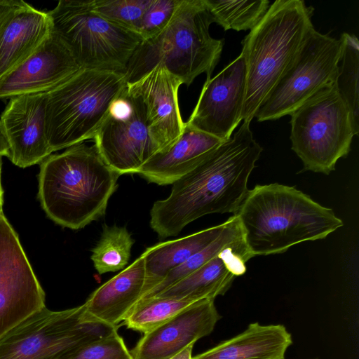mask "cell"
<instances>
[{
  "mask_svg": "<svg viewBox=\"0 0 359 359\" xmlns=\"http://www.w3.org/2000/svg\"><path fill=\"white\" fill-rule=\"evenodd\" d=\"M119 176L95 145L79 144L41 163L38 198L50 219L78 230L104 215Z\"/></svg>",
  "mask_w": 359,
  "mask_h": 359,
  "instance_id": "3",
  "label": "cell"
},
{
  "mask_svg": "<svg viewBox=\"0 0 359 359\" xmlns=\"http://www.w3.org/2000/svg\"><path fill=\"white\" fill-rule=\"evenodd\" d=\"M341 55L335 79L337 89L346 103L355 135L359 133V41L356 36L341 34Z\"/></svg>",
  "mask_w": 359,
  "mask_h": 359,
  "instance_id": "24",
  "label": "cell"
},
{
  "mask_svg": "<svg viewBox=\"0 0 359 359\" xmlns=\"http://www.w3.org/2000/svg\"><path fill=\"white\" fill-rule=\"evenodd\" d=\"M46 307L45 292L4 214L0 215V337Z\"/></svg>",
  "mask_w": 359,
  "mask_h": 359,
  "instance_id": "12",
  "label": "cell"
},
{
  "mask_svg": "<svg viewBox=\"0 0 359 359\" xmlns=\"http://www.w3.org/2000/svg\"><path fill=\"white\" fill-rule=\"evenodd\" d=\"M252 258L243 237L182 280L154 297L198 302L224 295Z\"/></svg>",
  "mask_w": 359,
  "mask_h": 359,
  "instance_id": "18",
  "label": "cell"
},
{
  "mask_svg": "<svg viewBox=\"0 0 359 359\" xmlns=\"http://www.w3.org/2000/svg\"><path fill=\"white\" fill-rule=\"evenodd\" d=\"M212 22L203 0H181L165 27L137 48L124 73L127 83L138 81L158 65L187 86L203 73L210 79L224 46L223 39L210 34Z\"/></svg>",
  "mask_w": 359,
  "mask_h": 359,
  "instance_id": "5",
  "label": "cell"
},
{
  "mask_svg": "<svg viewBox=\"0 0 359 359\" xmlns=\"http://www.w3.org/2000/svg\"><path fill=\"white\" fill-rule=\"evenodd\" d=\"M180 2L181 0H151L137 31L143 40L153 37L165 27Z\"/></svg>",
  "mask_w": 359,
  "mask_h": 359,
  "instance_id": "31",
  "label": "cell"
},
{
  "mask_svg": "<svg viewBox=\"0 0 359 359\" xmlns=\"http://www.w3.org/2000/svg\"><path fill=\"white\" fill-rule=\"evenodd\" d=\"M94 141L104 161L119 175L137 173L160 151L148 130L142 109L127 86L111 104Z\"/></svg>",
  "mask_w": 359,
  "mask_h": 359,
  "instance_id": "11",
  "label": "cell"
},
{
  "mask_svg": "<svg viewBox=\"0 0 359 359\" xmlns=\"http://www.w3.org/2000/svg\"><path fill=\"white\" fill-rule=\"evenodd\" d=\"M212 22L224 30H252L270 6L268 0H203Z\"/></svg>",
  "mask_w": 359,
  "mask_h": 359,
  "instance_id": "25",
  "label": "cell"
},
{
  "mask_svg": "<svg viewBox=\"0 0 359 359\" xmlns=\"http://www.w3.org/2000/svg\"><path fill=\"white\" fill-rule=\"evenodd\" d=\"M1 156H0V215L4 214L3 209H2L3 202H4V198H3L4 191H3V189L1 187Z\"/></svg>",
  "mask_w": 359,
  "mask_h": 359,
  "instance_id": "35",
  "label": "cell"
},
{
  "mask_svg": "<svg viewBox=\"0 0 359 359\" xmlns=\"http://www.w3.org/2000/svg\"><path fill=\"white\" fill-rule=\"evenodd\" d=\"M83 304L59 311L46 306L0 337V359H59L118 329L83 323Z\"/></svg>",
  "mask_w": 359,
  "mask_h": 359,
  "instance_id": "9",
  "label": "cell"
},
{
  "mask_svg": "<svg viewBox=\"0 0 359 359\" xmlns=\"http://www.w3.org/2000/svg\"><path fill=\"white\" fill-rule=\"evenodd\" d=\"M227 221L226 228L217 238L203 250L192 255L184 263L169 271L157 285L140 299L156 296L167 287L200 268L210 259L219 254L224 248L242 238L241 227L236 215H233Z\"/></svg>",
  "mask_w": 359,
  "mask_h": 359,
  "instance_id": "27",
  "label": "cell"
},
{
  "mask_svg": "<svg viewBox=\"0 0 359 359\" xmlns=\"http://www.w3.org/2000/svg\"><path fill=\"white\" fill-rule=\"evenodd\" d=\"M228 221L183 238L157 243L142 253L145 260L146 279L142 298L168 273L189 257L217 238Z\"/></svg>",
  "mask_w": 359,
  "mask_h": 359,
  "instance_id": "23",
  "label": "cell"
},
{
  "mask_svg": "<svg viewBox=\"0 0 359 359\" xmlns=\"http://www.w3.org/2000/svg\"><path fill=\"white\" fill-rule=\"evenodd\" d=\"M233 215L252 257L283 253L297 244L325 238L344 226L332 209L278 183L248 190Z\"/></svg>",
  "mask_w": 359,
  "mask_h": 359,
  "instance_id": "2",
  "label": "cell"
},
{
  "mask_svg": "<svg viewBox=\"0 0 359 359\" xmlns=\"http://www.w3.org/2000/svg\"><path fill=\"white\" fill-rule=\"evenodd\" d=\"M81 69L65 44L51 29L29 57L0 79V99L46 93Z\"/></svg>",
  "mask_w": 359,
  "mask_h": 359,
  "instance_id": "16",
  "label": "cell"
},
{
  "mask_svg": "<svg viewBox=\"0 0 359 359\" xmlns=\"http://www.w3.org/2000/svg\"><path fill=\"white\" fill-rule=\"evenodd\" d=\"M134 243L126 227L104 224L90 257L96 271L103 274L123 269L130 258Z\"/></svg>",
  "mask_w": 359,
  "mask_h": 359,
  "instance_id": "26",
  "label": "cell"
},
{
  "mask_svg": "<svg viewBox=\"0 0 359 359\" xmlns=\"http://www.w3.org/2000/svg\"><path fill=\"white\" fill-rule=\"evenodd\" d=\"M341 42L311 30L294 60L263 101L257 121L290 115L318 90L335 81Z\"/></svg>",
  "mask_w": 359,
  "mask_h": 359,
  "instance_id": "10",
  "label": "cell"
},
{
  "mask_svg": "<svg viewBox=\"0 0 359 359\" xmlns=\"http://www.w3.org/2000/svg\"><path fill=\"white\" fill-rule=\"evenodd\" d=\"M291 149L303 171L329 175L348 156L354 135L350 110L335 83L325 86L291 114Z\"/></svg>",
  "mask_w": 359,
  "mask_h": 359,
  "instance_id": "8",
  "label": "cell"
},
{
  "mask_svg": "<svg viewBox=\"0 0 359 359\" xmlns=\"http://www.w3.org/2000/svg\"><path fill=\"white\" fill-rule=\"evenodd\" d=\"M214 300L198 301L144 334L130 351L133 359H168L210 334L221 318Z\"/></svg>",
  "mask_w": 359,
  "mask_h": 359,
  "instance_id": "17",
  "label": "cell"
},
{
  "mask_svg": "<svg viewBox=\"0 0 359 359\" xmlns=\"http://www.w3.org/2000/svg\"><path fill=\"white\" fill-rule=\"evenodd\" d=\"M194 344H191L168 359H192V351Z\"/></svg>",
  "mask_w": 359,
  "mask_h": 359,
  "instance_id": "33",
  "label": "cell"
},
{
  "mask_svg": "<svg viewBox=\"0 0 359 359\" xmlns=\"http://www.w3.org/2000/svg\"><path fill=\"white\" fill-rule=\"evenodd\" d=\"M250 123L243 121L230 139L173 183L166 198L154 202L150 226L159 238L175 236L187 224L206 215L236 212L263 151Z\"/></svg>",
  "mask_w": 359,
  "mask_h": 359,
  "instance_id": "1",
  "label": "cell"
},
{
  "mask_svg": "<svg viewBox=\"0 0 359 359\" xmlns=\"http://www.w3.org/2000/svg\"><path fill=\"white\" fill-rule=\"evenodd\" d=\"M126 86L122 73L81 69L46 92V133L51 151L94 139Z\"/></svg>",
  "mask_w": 359,
  "mask_h": 359,
  "instance_id": "6",
  "label": "cell"
},
{
  "mask_svg": "<svg viewBox=\"0 0 359 359\" xmlns=\"http://www.w3.org/2000/svg\"><path fill=\"white\" fill-rule=\"evenodd\" d=\"M46 93L24 94L10 98L0 118L9 146L8 158L27 168L51 155L46 133Z\"/></svg>",
  "mask_w": 359,
  "mask_h": 359,
  "instance_id": "15",
  "label": "cell"
},
{
  "mask_svg": "<svg viewBox=\"0 0 359 359\" xmlns=\"http://www.w3.org/2000/svg\"><path fill=\"white\" fill-rule=\"evenodd\" d=\"M145 279V260L142 254L91 293L83 304V322L118 327L141 299Z\"/></svg>",
  "mask_w": 359,
  "mask_h": 359,
  "instance_id": "19",
  "label": "cell"
},
{
  "mask_svg": "<svg viewBox=\"0 0 359 359\" xmlns=\"http://www.w3.org/2000/svg\"><path fill=\"white\" fill-rule=\"evenodd\" d=\"M224 142L185 122L177 140L167 149L154 155L140 168L137 174L151 183L172 184L195 168Z\"/></svg>",
  "mask_w": 359,
  "mask_h": 359,
  "instance_id": "20",
  "label": "cell"
},
{
  "mask_svg": "<svg viewBox=\"0 0 359 359\" xmlns=\"http://www.w3.org/2000/svg\"><path fill=\"white\" fill-rule=\"evenodd\" d=\"M182 84L161 65L138 81L127 83L128 91L142 109L148 130L160 151L175 143L184 128L178 102V90Z\"/></svg>",
  "mask_w": 359,
  "mask_h": 359,
  "instance_id": "14",
  "label": "cell"
},
{
  "mask_svg": "<svg viewBox=\"0 0 359 359\" xmlns=\"http://www.w3.org/2000/svg\"><path fill=\"white\" fill-rule=\"evenodd\" d=\"M48 14L52 30L81 69L124 74L131 57L143 40L138 33L95 13L90 0H60Z\"/></svg>",
  "mask_w": 359,
  "mask_h": 359,
  "instance_id": "7",
  "label": "cell"
},
{
  "mask_svg": "<svg viewBox=\"0 0 359 359\" xmlns=\"http://www.w3.org/2000/svg\"><path fill=\"white\" fill-rule=\"evenodd\" d=\"M22 0L0 1V34Z\"/></svg>",
  "mask_w": 359,
  "mask_h": 359,
  "instance_id": "32",
  "label": "cell"
},
{
  "mask_svg": "<svg viewBox=\"0 0 359 359\" xmlns=\"http://www.w3.org/2000/svg\"><path fill=\"white\" fill-rule=\"evenodd\" d=\"M196 302L154 297L140 299L123 321L127 328L145 334Z\"/></svg>",
  "mask_w": 359,
  "mask_h": 359,
  "instance_id": "28",
  "label": "cell"
},
{
  "mask_svg": "<svg viewBox=\"0 0 359 359\" xmlns=\"http://www.w3.org/2000/svg\"><path fill=\"white\" fill-rule=\"evenodd\" d=\"M150 2L151 0H90L95 13L137 33Z\"/></svg>",
  "mask_w": 359,
  "mask_h": 359,
  "instance_id": "29",
  "label": "cell"
},
{
  "mask_svg": "<svg viewBox=\"0 0 359 359\" xmlns=\"http://www.w3.org/2000/svg\"><path fill=\"white\" fill-rule=\"evenodd\" d=\"M292 344V335L284 325L253 323L241 334L192 359H285Z\"/></svg>",
  "mask_w": 359,
  "mask_h": 359,
  "instance_id": "22",
  "label": "cell"
},
{
  "mask_svg": "<svg viewBox=\"0 0 359 359\" xmlns=\"http://www.w3.org/2000/svg\"><path fill=\"white\" fill-rule=\"evenodd\" d=\"M51 29L48 12L21 1L0 34V79L29 57Z\"/></svg>",
  "mask_w": 359,
  "mask_h": 359,
  "instance_id": "21",
  "label": "cell"
},
{
  "mask_svg": "<svg viewBox=\"0 0 359 359\" xmlns=\"http://www.w3.org/2000/svg\"><path fill=\"white\" fill-rule=\"evenodd\" d=\"M246 69L243 55L213 78L206 79L186 123L224 141L242 121Z\"/></svg>",
  "mask_w": 359,
  "mask_h": 359,
  "instance_id": "13",
  "label": "cell"
},
{
  "mask_svg": "<svg viewBox=\"0 0 359 359\" xmlns=\"http://www.w3.org/2000/svg\"><path fill=\"white\" fill-rule=\"evenodd\" d=\"M59 359H133L117 329L109 335L75 348Z\"/></svg>",
  "mask_w": 359,
  "mask_h": 359,
  "instance_id": "30",
  "label": "cell"
},
{
  "mask_svg": "<svg viewBox=\"0 0 359 359\" xmlns=\"http://www.w3.org/2000/svg\"><path fill=\"white\" fill-rule=\"evenodd\" d=\"M9 146L0 125V156H8Z\"/></svg>",
  "mask_w": 359,
  "mask_h": 359,
  "instance_id": "34",
  "label": "cell"
},
{
  "mask_svg": "<svg viewBox=\"0 0 359 359\" xmlns=\"http://www.w3.org/2000/svg\"><path fill=\"white\" fill-rule=\"evenodd\" d=\"M313 8L302 0H277L242 41L246 69L242 121L255 118L314 27Z\"/></svg>",
  "mask_w": 359,
  "mask_h": 359,
  "instance_id": "4",
  "label": "cell"
}]
</instances>
